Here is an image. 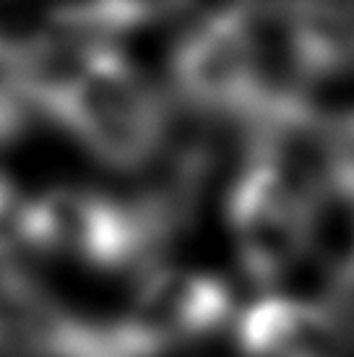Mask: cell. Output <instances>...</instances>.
<instances>
[{
    "label": "cell",
    "mask_w": 354,
    "mask_h": 357,
    "mask_svg": "<svg viewBox=\"0 0 354 357\" xmlns=\"http://www.w3.org/2000/svg\"><path fill=\"white\" fill-rule=\"evenodd\" d=\"M49 55L21 81L29 102L107 167L138 169L157 157L167 139V105L130 60L102 40L81 42L60 66Z\"/></svg>",
    "instance_id": "obj_1"
},
{
    "label": "cell",
    "mask_w": 354,
    "mask_h": 357,
    "mask_svg": "<svg viewBox=\"0 0 354 357\" xmlns=\"http://www.w3.org/2000/svg\"><path fill=\"white\" fill-rule=\"evenodd\" d=\"M183 222L175 193L123 201L88 188H58L19 208V238L34 250L99 271L146 266Z\"/></svg>",
    "instance_id": "obj_2"
},
{
    "label": "cell",
    "mask_w": 354,
    "mask_h": 357,
    "mask_svg": "<svg viewBox=\"0 0 354 357\" xmlns=\"http://www.w3.org/2000/svg\"><path fill=\"white\" fill-rule=\"evenodd\" d=\"M258 8H226L193 24L177 42L172 79L198 112L250 120L279 89L266 73Z\"/></svg>",
    "instance_id": "obj_3"
},
{
    "label": "cell",
    "mask_w": 354,
    "mask_h": 357,
    "mask_svg": "<svg viewBox=\"0 0 354 357\" xmlns=\"http://www.w3.org/2000/svg\"><path fill=\"white\" fill-rule=\"evenodd\" d=\"M226 222L247 277L274 284L313 248L321 208L282 172L247 159L229 190Z\"/></svg>",
    "instance_id": "obj_4"
},
{
    "label": "cell",
    "mask_w": 354,
    "mask_h": 357,
    "mask_svg": "<svg viewBox=\"0 0 354 357\" xmlns=\"http://www.w3.org/2000/svg\"><path fill=\"white\" fill-rule=\"evenodd\" d=\"M229 313L232 295L219 277L196 268H151L112 331L128 355L162 357L219 334Z\"/></svg>",
    "instance_id": "obj_5"
},
{
    "label": "cell",
    "mask_w": 354,
    "mask_h": 357,
    "mask_svg": "<svg viewBox=\"0 0 354 357\" xmlns=\"http://www.w3.org/2000/svg\"><path fill=\"white\" fill-rule=\"evenodd\" d=\"M245 357H349L352 331L331 305L300 298H263L237 321Z\"/></svg>",
    "instance_id": "obj_6"
},
{
    "label": "cell",
    "mask_w": 354,
    "mask_h": 357,
    "mask_svg": "<svg viewBox=\"0 0 354 357\" xmlns=\"http://www.w3.org/2000/svg\"><path fill=\"white\" fill-rule=\"evenodd\" d=\"M286 45L305 79L354 70V3H310L284 8Z\"/></svg>",
    "instance_id": "obj_7"
},
{
    "label": "cell",
    "mask_w": 354,
    "mask_h": 357,
    "mask_svg": "<svg viewBox=\"0 0 354 357\" xmlns=\"http://www.w3.org/2000/svg\"><path fill=\"white\" fill-rule=\"evenodd\" d=\"M26 102L29 97L21 89L19 81L0 84V149L16 139L26 126ZM10 206H13V185L0 165V219L8 214Z\"/></svg>",
    "instance_id": "obj_8"
},
{
    "label": "cell",
    "mask_w": 354,
    "mask_h": 357,
    "mask_svg": "<svg viewBox=\"0 0 354 357\" xmlns=\"http://www.w3.org/2000/svg\"><path fill=\"white\" fill-rule=\"evenodd\" d=\"M331 307L344 326L354 334V248L346 253L344 264L339 266L334 277V287H331Z\"/></svg>",
    "instance_id": "obj_9"
}]
</instances>
